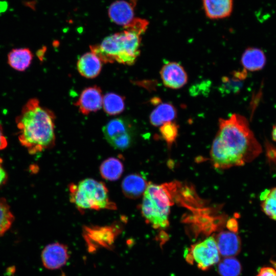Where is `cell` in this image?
<instances>
[{
	"label": "cell",
	"instance_id": "obj_1",
	"mask_svg": "<svg viewBox=\"0 0 276 276\" xmlns=\"http://www.w3.org/2000/svg\"><path fill=\"white\" fill-rule=\"evenodd\" d=\"M262 151L245 117L235 113L219 120V129L210 151L215 168L225 169L243 166L254 160Z\"/></svg>",
	"mask_w": 276,
	"mask_h": 276
},
{
	"label": "cell",
	"instance_id": "obj_2",
	"mask_svg": "<svg viewBox=\"0 0 276 276\" xmlns=\"http://www.w3.org/2000/svg\"><path fill=\"white\" fill-rule=\"evenodd\" d=\"M55 115L40 105L36 98L30 99L23 106L16 122L19 141L29 153L34 154L54 145Z\"/></svg>",
	"mask_w": 276,
	"mask_h": 276
},
{
	"label": "cell",
	"instance_id": "obj_3",
	"mask_svg": "<svg viewBox=\"0 0 276 276\" xmlns=\"http://www.w3.org/2000/svg\"><path fill=\"white\" fill-rule=\"evenodd\" d=\"M141 41L140 35L126 30L106 37L101 44L90 49L104 63L132 65L140 55Z\"/></svg>",
	"mask_w": 276,
	"mask_h": 276
},
{
	"label": "cell",
	"instance_id": "obj_4",
	"mask_svg": "<svg viewBox=\"0 0 276 276\" xmlns=\"http://www.w3.org/2000/svg\"><path fill=\"white\" fill-rule=\"evenodd\" d=\"M172 185L149 183L144 193L141 212L148 223L155 228L169 225L170 206L173 204Z\"/></svg>",
	"mask_w": 276,
	"mask_h": 276
},
{
	"label": "cell",
	"instance_id": "obj_5",
	"mask_svg": "<svg viewBox=\"0 0 276 276\" xmlns=\"http://www.w3.org/2000/svg\"><path fill=\"white\" fill-rule=\"evenodd\" d=\"M70 200L79 209L115 210V203L109 199L108 190L102 182L86 178L77 185L70 186Z\"/></svg>",
	"mask_w": 276,
	"mask_h": 276
},
{
	"label": "cell",
	"instance_id": "obj_6",
	"mask_svg": "<svg viewBox=\"0 0 276 276\" xmlns=\"http://www.w3.org/2000/svg\"><path fill=\"white\" fill-rule=\"evenodd\" d=\"M186 256L188 262L195 263L203 270L208 269L220 260L216 241L212 236L192 245Z\"/></svg>",
	"mask_w": 276,
	"mask_h": 276
},
{
	"label": "cell",
	"instance_id": "obj_7",
	"mask_svg": "<svg viewBox=\"0 0 276 276\" xmlns=\"http://www.w3.org/2000/svg\"><path fill=\"white\" fill-rule=\"evenodd\" d=\"M102 131L106 141L115 149H126L132 143V125L126 119L111 120L103 127Z\"/></svg>",
	"mask_w": 276,
	"mask_h": 276
},
{
	"label": "cell",
	"instance_id": "obj_8",
	"mask_svg": "<svg viewBox=\"0 0 276 276\" xmlns=\"http://www.w3.org/2000/svg\"><path fill=\"white\" fill-rule=\"evenodd\" d=\"M69 258L67 247L64 244L54 243L43 249L41 260L43 266L49 269H57L64 266Z\"/></svg>",
	"mask_w": 276,
	"mask_h": 276
},
{
	"label": "cell",
	"instance_id": "obj_9",
	"mask_svg": "<svg viewBox=\"0 0 276 276\" xmlns=\"http://www.w3.org/2000/svg\"><path fill=\"white\" fill-rule=\"evenodd\" d=\"M160 75L164 85L172 89L180 88L188 81V75L185 69L176 62L164 64L160 71Z\"/></svg>",
	"mask_w": 276,
	"mask_h": 276
},
{
	"label": "cell",
	"instance_id": "obj_10",
	"mask_svg": "<svg viewBox=\"0 0 276 276\" xmlns=\"http://www.w3.org/2000/svg\"><path fill=\"white\" fill-rule=\"evenodd\" d=\"M103 97L100 87L93 86L83 90L75 105L84 115L99 110L103 104Z\"/></svg>",
	"mask_w": 276,
	"mask_h": 276
},
{
	"label": "cell",
	"instance_id": "obj_11",
	"mask_svg": "<svg viewBox=\"0 0 276 276\" xmlns=\"http://www.w3.org/2000/svg\"><path fill=\"white\" fill-rule=\"evenodd\" d=\"M220 254L230 257L237 255L241 249V240L236 232L223 231L220 232L216 240Z\"/></svg>",
	"mask_w": 276,
	"mask_h": 276
},
{
	"label": "cell",
	"instance_id": "obj_12",
	"mask_svg": "<svg viewBox=\"0 0 276 276\" xmlns=\"http://www.w3.org/2000/svg\"><path fill=\"white\" fill-rule=\"evenodd\" d=\"M205 15L211 19L226 18L233 9V0H202Z\"/></svg>",
	"mask_w": 276,
	"mask_h": 276
},
{
	"label": "cell",
	"instance_id": "obj_13",
	"mask_svg": "<svg viewBox=\"0 0 276 276\" xmlns=\"http://www.w3.org/2000/svg\"><path fill=\"white\" fill-rule=\"evenodd\" d=\"M108 15L112 21L125 27L133 19L132 4L123 0L116 1L110 6Z\"/></svg>",
	"mask_w": 276,
	"mask_h": 276
},
{
	"label": "cell",
	"instance_id": "obj_14",
	"mask_svg": "<svg viewBox=\"0 0 276 276\" xmlns=\"http://www.w3.org/2000/svg\"><path fill=\"white\" fill-rule=\"evenodd\" d=\"M79 73L86 78H94L98 76L102 69V62L93 53L83 55L77 62Z\"/></svg>",
	"mask_w": 276,
	"mask_h": 276
},
{
	"label": "cell",
	"instance_id": "obj_15",
	"mask_svg": "<svg viewBox=\"0 0 276 276\" xmlns=\"http://www.w3.org/2000/svg\"><path fill=\"white\" fill-rule=\"evenodd\" d=\"M241 62L246 71L255 72L263 68L266 64V58L261 49L250 47L247 48L243 53Z\"/></svg>",
	"mask_w": 276,
	"mask_h": 276
},
{
	"label": "cell",
	"instance_id": "obj_16",
	"mask_svg": "<svg viewBox=\"0 0 276 276\" xmlns=\"http://www.w3.org/2000/svg\"><path fill=\"white\" fill-rule=\"evenodd\" d=\"M147 183L143 176L139 174H132L123 179L122 188L124 194L129 198H137L144 194Z\"/></svg>",
	"mask_w": 276,
	"mask_h": 276
},
{
	"label": "cell",
	"instance_id": "obj_17",
	"mask_svg": "<svg viewBox=\"0 0 276 276\" xmlns=\"http://www.w3.org/2000/svg\"><path fill=\"white\" fill-rule=\"evenodd\" d=\"M33 55L28 48L14 49L8 55V63L18 71H24L30 65Z\"/></svg>",
	"mask_w": 276,
	"mask_h": 276
},
{
	"label": "cell",
	"instance_id": "obj_18",
	"mask_svg": "<svg viewBox=\"0 0 276 276\" xmlns=\"http://www.w3.org/2000/svg\"><path fill=\"white\" fill-rule=\"evenodd\" d=\"M176 114V109L172 104L168 103H162L151 113L150 121L153 126H160L164 123L174 120Z\"/></svg>",
	"mask_w": 276,
	"mask_h": 276
},
{
	"label": "cell",
	"instance_id": "obj_19",
	"mask_svg": "<svg viewBox=\"0 0 276 276\" xmlns=\"http://www.w3.org/2000/svg\"><path fill=\"white\" fill-rule=\"evenodd\" d=\"M100 171L104 179L110 181L116 180L121 177L123 172V165L118 158L110 157L102 163Z\"/></svg>",
	"mask_w": 276,
	"mask_h": 276
},
{
	"label": "cell",
	"instance_id": "obj_20",
	"mask_svg": "<svg viewBox=\"0 0 276 276\" xmlns=\"http://www.w3.org/2000/svg\"><path fill=\"white\" fill-rule=\"evenodd\" d=\"M246 72L245 70L234 72L232 77H223L219 87L220 91L226 94L238 92L242 86V81L246 76Z\"/></svg>",
	"mask_w": 276,
	"mask_h": 276
},
{
	"label": "cell",
	"instance_id": "obj_21",
	"mask_svg": "<svg viewBox=\"0 0 276 276\" xmlns=\"http://www.w3.org/2000/svg\"><path fill=\"white\" fill-rule=\"evenodd\" d=\"M260 199L262 211L269 218L276 220V187L262 192Z\"/></svg>",
	"mask_w": 276,
	"mask_h": 276
},
{
	"label": "cell",
	"instance_id": "obj_22",
	"mask_svg": "<svg viewBox=\"0 0 276 276\" xmlns=\"http://www.w3.org/2000/svg\"><path fill=\"white\" fill-rule=\"evenodd\" d=\"M102 105L107 113L109 115H117L124 110L125 100L124 97L120 95L109 93L103 97Z\"/></svg>",
	"mask_w": 276,
	"mask_h": 276
},
{
	"label": "cell",
	"instance_id": "obj_23",
	"mask_svg": "<svg viewBox=\"0 0 276 276\" xmlns=\"http://www.w3.org/2000/svg\"><path fill=\"white\" fill-rule=\"evenodd\" d=\"M241 269L239 261L231 257L222 260L218 267V271L221 276H239Z\"/></svg>",
	"mask_w": 276,
	"mask_h": 276
},
{
	"label": "cell",
	"instance_id": "obj_24",
	"mask_svg": "<svg viewBox=\"0 0 276 276\" xmlns=\"http://www.w3.org/2000/svg\"><path fill=\"white\" fill-rule=\"evenodd\" d=\"M14 220L10 208L3 198H0V237L10 227Z\"/></svg>",
	"mask_w": 276,
	"mask_h": 276
},
{
	"label": "cell",
	"instance_id": "obj_25",
	"mask_svg": "<svg viewBox=\"0 0 276 276\" xmlns=\"http://www.w3.org/2000/svg\"><path fill=\"white\" fill-rule=\"evenodd\" d=\"M159 131L162 137L170 146L175 141L177 136L178 126L172 121L168 122L160 126Z\"/></svg>",
	"mask_w": 276,
	"mask_h": 276
},
{
	"label": "cell",
	"instance_id": "obj_26",
	"mask_svg": "<svg viewBox=\"0 0 276 276\" xmlns=\"http://www.w3.org/2000/svg\"><path fill=\"white\" fill-rule=\"evenodd\" d=\"M148 22L145 19L135 18L127 26H125L126 30L133 32L139 35L143 33L147 29Z\"/></svg>",
	"mask_w": 276,
	"mask_h": 276
},
{
	"label": "cell",
	"instance_id": "obj_27",
	"mask_svg": "<svg viewBox=\"0 0 276 276\" xmlns=\"http://www.w3.org/2000/svg\"><path fill=\"white\" fill-rule=\"evenodd\" d=\"M257 276H276V269L269 266L263 267L260 269Z\"/></svg>",
	"mask_w": 276,
	"mask_h": 276
},
{
	"label": "cell",
	"instance_id": "obj_28",
	"mask_svg": "<svg viewBox=\"0 0 276 276\" xmlns=\"http://www.w3.org/2000/svg\"><path fill=\"white\" fill-rule=\"evenodd\" d=\"M7 145V141L3 134V129L0 124V150L4 149Z\"/></svg>",
	"mask_w": 276,
	"mask_h": 276
},
{
	"label": "cell",
	"instance_id": "obj_29",
	"mask_svg": "<svg viewBox=\"0 0 276 276\" xmlns=\"http://www.w3.org/2000/svg\"><path fill=\"white\" fill-rule=\"evenodd\" d=\"M7 179V174L2 166V160L0 158V186L3 185Z\"/></svg>",
	"mask_w": 276,
	"mask_h": 276
},
{
	"label": "cell",
	"instance_id": "obj_30",
	"mask_svg": "<svg viewBox=\"0 0 276 276\" xmlns=\"http://www.w3.org/2000/svg\"><path fill=\"white\" fill-rule=\"evenodd\" d=\"M228 228L230 231L236 232L238 229V225L237 221L234 219L229 220L227 223Z\"/></svg>",
	"mask_w": 276,
	"mask_h": 276
},
{
	"label": "cell",
	"instance_id": "obj_31",
	"mask_svg": "<svg viewBox=\"0 0 276 276\" xmlns=\"http://www.w3.org/2000/svg\"><path fill=\"white\" fill-rule=\"evenodd\" d=\"M271 136L272 140L276 142V124L273 126Z\"/></svg>",
	"mask_w": 276,
	"mask_h": 276
},
{
	"label": "cell",
	"instance_id": "obj_32",
	"mask_svg": "<svg viewBox=\"0 0 276 276\" xmlns=\"http://www.w3.org/2000/svg\"><path fill=\"white\" fill-rule=\"evenodd\" d=\"M271 262L272 263L273 267H274L275 269H276V262L271 261Z\"/></svg>",
	"mask_w": 276,
	"mask_h": 276
}]
</instances>
